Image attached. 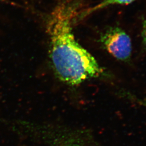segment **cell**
<instances>
[{
  "label": "cell",
  "instance_id": "cell-1",
  "mask_svg": "<svg viewBox=\"0 0 146 146\" xmlns=\"http://www.w3.org/2000/svg\"><path fill=\"white\" fill-rule=\"evenodd\" d=\"M75 8L66 2L60 3L50 14L47 24L52 67L60 80L71 86L104 73L94 56L75 38L72 28Z\"/></svg>",
  "mask_w": 146,
  "mask_h": 146
},
{
  "label": "cell",
  "instance_id": "cell-2",
  "mask_svg": "<svg viewBox=\"0 0 146 146\" xmlns=\"http://www.w3.org/2000/svg\"><path fill=\"white\" fill-rule=\"evenodd\" d=\"M100 42L106 50L116 59L127 61L132 52L131 37L122 29L110 27L102 34Z\"/></svg>",
  "mask_w": 146,
  "mask_h": 146
},
{
  "label": "cell",
  "instance_id": "cell-6",
  "mask_svg": "<svg viewBox=\"0 0 146 146\" xmlns=\"http://www.w3.org/2000/svg\"><path fill=\"white\" fill-rule=\"evenodd\" d=\"M139 103H140V104H142L143 107H146V101H139V102H138Z\"/></svg>",
  "mask_w": 146,
  "mask_h": 146
},
{
  "label": "cell",
  "instance_id": "cell-3",
  "mask_svg": "<svg viewBox=\"0 0 146 146\" xmlns=\"http://www.w3.org/2000/svg\"><path fill=\"white\" fill-rule=\"evenodd\" d=\"M66 142L63 146H101L89 132L85 131Z\"/></svg>",
  "mask_w": 146,
  "mask_h": 146
},
{
  "label": "cell",
  "instance_id": "cell-4",
  "mask_svg": "<svg viewBox=\"0 0 146 146\" xmlns=\"http://www.w3.org/2000/svg\"><path fill=\"white\" fill-rule=\"evenodd\" d=\"M135 0H102L98 5L89 8L82 13L81 16L84 17L89 15L96 11L102 9L104 8H107L110 5H129Z\"/></svg>",
  "mask_w": 146,
  "mask_h": 146
},
{
  "label": "cell",
  "instance_id": "cell-5",
  "mask_svg": "<svg viewBox=\"0 0 146 146\" xmlns=\"http://www.w3.org/2000/svg\"><path fill=\"white\" fill-rule=\"evenodd\" d=\"M142 37L143 43L146 46V19L143 21V23Z\"/></svg>",
  "mask_w": 146,
  "mask_h": 146
}]
</instances>
